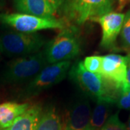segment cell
<instances>
[{
	"label": "cell",
	"mask_w": 130,
	"mask_h": 130,
	"mask_svg": "<svg viewBox=\"0 0 130 130\" xmlns=\"http://www.w3.org/2000/svg\"><path fill=\"white\" fill-rule=\"evenodd\" d=\"M47 64L44 50L20 56L7 64L1 76V83H18L32 79Z\"/></svg>",
	"instance_id": "obj_1"
},
{
	"label": "cell",
	"mask_w": 130,
	"mask_h": 130,
	"mask_svg": "<svg viewBox=\"0 0 130 130\" xmlns=\"http://www.w3.org/2000/svg\"><path fill=\"white\" fill-rule=\"evenodd\" d=\"M80 50L81 44L77 31L73 28L65 27L47 43L44 52L47 63L51 64L70 61L78 56Z\"/></svg>",
	"instance_id": "obj_2"
},
{
	"label": "cell",
	"mask_w": 130,
	"mask_h": 130,
	"mask_svg": "<svg viewBox=\"0 0 130 130\" xmlns=\"http://www.w3.org/2000/svg\"><path fill=\"white\" fill-rule=\"evenodd\" d=\"M3 53L8 56H27L41 51L46 39L37 32L5 30L0 35Z\"/></svg>",
	"instance_id": "obj_3"
},
{
	"label": "cell",
	"mask_w": 130,
	"mask_h": 130,
	"mask_svg": "<svg viewBox=\"0 0 130 130\" xmlns=\"http://www.w3.org/2000/svg\"><path fill=\"white\" fill-rule=\"evenodd\" d=\"M0 23L25 33L48 29L62 30L66 27L64 21L56 18H41L23 13H0Z\"/></svg>",
	"instance_id": "obj_4"
},
{
	"label": "cell",
	"mask_w": 130,
	"mask_h": 130,
	"mask_svg": "<svg viewBox=\"0 0 130 130\" xmlns=\"http://www.w3.org/2000/svg\"><path fill=\"white\" fill-rule=\"evenodd\" d=\"M70 65V61L46 65L28 83L24 92L25 95L27 97L36 96L59 83L66 77Z\"/></svg>",
	"instance_id": "obj_5"
},
{
	"label": "cell",
	"mask_w": 130,
	"mask_h": 130,
	"mask_svg": "<svg viewBox=\"0 0 130 130\" xmlns=\"http://www.w3.org/2000/svg\"><path fill=\"white\" fill-rule=\"evenodd\" d=\"M115 0H70L67 12L77 25L112 12Z\"/></svg>",
	"instance_id": "obj_6"
},
{
	"label": "cell",
	"mask_w": 130,
	"mask_h": 130,
	"mask_svg": "<svg viewBox=\"0 0 130 130\" xmlns=\"http://www.w3.org/2000/svg\"><path fill=\"white\" fill-rule=\"evenodd\" d=\"M69 75L73 82L89 96L99 99L107 96L106 84L100 74L90 72L85 68L83 61L76 62L70 69Z\"/></svg>",
	"instance_id": "obj_7"
},
{
	"label": "cell",
	"mask_w": 130,
	"mask_h": 130,
	"mask_svg": "<svg viewBox=\"0 0 130 130\" xmlns=\"http://www.w3.org/2000/svg\"><path fill=\"white\" fill-rule=\"evenodd\" d=\"M88 95L80 96L70 105L65 116L63 130H88L91 116Z\"/></svg>",
	"instance_id": "obj_8"
},
{
	"label": "cell",
	"mask_w": 130,
	"mask_h": 130,
	"mask_svg": "<svg viewBox=\"0 0 130 130\" xmlns=\"http://www.w3.org/2000/svg\"><path fill=\"white\" fill-rule=\"evenodd\" d=\"M125 14L111 12L93 19L91 21L96 22L102 29V38L100 46L110 50L116 48V42L119 34L121 32Z\"/></svg>",
	"instance_id": "obj_9"
},
{
	"label": "cell",
	"mask_w": 130,
	"mask_h": 130,
	"mask_svg": "<svg viewBox=\"0 0 130 130\" xmlns=\"http://www.w3.org/2000/svg\"><path fill=\"white\" fill-rule=\"evenodd\" d=\"M127 56L111 54L102 56L101 75L121 88L126 83Z\"/></svg>",
	"instance_id": "obj_10"
},
{
	"label": "cell",
	"mask_w": 130,
	"mask_h": 130,
	"mask_svg": "<svg viewBox=\"0 0 130 130\" xmlns=\"http://www.w3.org/2000/svg\"><path fill=\"white\" fill-rule=\"evenodd\" d=\"M19 13L41 18H55L56 11L47 0H12Z\"/></svg>",
	"instance_id": "obj_11"
},
{
	"label": "cell",
	"mask_w": 130,
	"mask_h": 130,
	"mask_svg": "<svg viewBox=\"0 0 130 130\" xmlns=\"http://www.w3.org/2000/svg\"><path fill=\"white\" fill-rule=\"evenodd\" d=\"M115 99L110 97H103L98 99L90 119L88 130H100L109 118L112 105L116 103Z\"/></svg>",
	"instance_id": "obj_12"
},
{
	"label": "cell",
	"mask_w": 130,
	"mask_h": 130,
	"mask_svg": "<svg viewBox=\"0 0 130 130\" xmlns=\"http://www.w3.org/2000/svg\"><path fill=\"white\" fill-rule=\"evenodd\" d=\"M42 115V107L36 104L14 121V123L4 130H36Z\"/></svg>",
	"instance_id": "obj_13"
},
{
	"label": "cell",
	"mask_w": 130,
	"mask_h": 130,
	"mask_svg": "<svg viewBox=\"0 0 130 130\" xmlns=\"http://www.w3.org/2000/svg\"><path fill=\"white\" fill-rule=\"evenodd\" d=\"M28 103L7 102L0 104V130L7 129L29 108Z\"/></svg>",
	"instance_id": "obj_14"
},
{
	"label": "cell",
	"mask_w": 130,
	"mask_h": 130,
	"mask_svg": "<svg viewBox=\"0 0 130 130\" xmlns=\"http://www.w3.org/2000/svg\"><path fill=\"white\" fill-rule=\"evenodd\" d=\"M36 130H63L60 118L54 108H49L42 114Z\"/></svg>",
	"instance_id": "obj_15"
},
{
	"label": "cell",
	"mask_w": 130,
	"mask_h": 130,
	"mask_svg": "<svg viewBox=\"0 0 130 130\" xmlns=\"http://www.w3.org/2000/svg\"><path fill=\"white\" fill-rule=\"evenodd\" d=\"M121 40L123 48L130 51V10L124 15L121 30Z\"/></svg>",
	"instance_id": "obj_16"
},
{
	"label": "cell",
	"mask_w": 130,
	"mask_h": 130,
	"mask_svg": "<svg viewBox=\"0 0 130 130\" xmlns=\"http://www.w3.org/2000/svg\"><path fill=\"white\" fill-rule=\"evenodd\" d=\"M83 65L85 68L89 72L101 74V65H102V56H87L83 61Z\"/></svg>",
	"instance_id": "obj_17"
},
{
	"label": "cell",
	"mask_w": 130,
	"mask_h": 130,
	"mask_svg": "<svg viewBox=\"0 0 130 130\" xmlns=\"http://www.w3.org/2000/svg\"><path fill=\"white\" fill-rule=\"evenodd\" d=\"M116 103L119 108L130 110V88L126 84L121 87Z\"/></svg>",
	"instance_id": "obj_18"
},
{
	"label": "cell",
	"mask_w": 130,
	"mask_h": 130,
	"mask_svg": "<svg viewBox=\"0 0 130 130\" xmlns=\"http://www.w3.org/2000/svg\"><path fill=\"white\" fill-rule=\"evenodd\" d=\"M100 130H127L126 126L119 119V112L113 114L107 119Z\"/></svg>",
	"instance_id": "obj_19"
},
{
	"label": "cell",
	"mask_w": 130,
	"mask_h": 130,
	"mask_svg": "<svg viewBox=\"0 0 130 130\" xmlns=\"http://www.w3.org/2000/svg\"><path fill=\"white\" fill-rule=\"evenodd\" d=\"M47 1L51 4L54 9L57 11L64 5L67 0H47Z\"/></svg>",
	"instance_id": "obj_20"
},
{
	"label": "cell",
	"mask_w": 130,
	"mask_h": 130,
	"mask_svg": "<svg viewBox=\"0 0 130 130\" xmlns=\"http://www.w3.org/2000/svg\"><path fill=\"white\" fill-rule=\"evenodd\" d=\"M126 85L130 88V54L127 55V64H126Z\"/></svg>",
	"instance_id": "obj_21"
},
{
	"label": "cell",
	"mask_w": 130,
	"mask_h": 130,
	"mask_svg": "<svg viewBox=\"0 0 130 130\" xmlns=\"http://www.w3.org/2000/svg\"><path fill=\"white\" fill-rule=\"evenodd\" d=\"M129 3H130V0H118V11L121 12Z\"/></svg>",
	"instance_id": "obj_22"
},
{
	"label": "cell",
	"mask_w": 130,
	"mask_h": 130,
	"mask_svg": "<svg viewBox=\"0 0 130 130\" xmlns=\"http://www.w3.org/2000/svg\"><path fill=\"white\" fill-rule=\"evenodd\" d=\"M126 129L127 130H130V114L129 116V119H128V121H127V124H126Z\"/></svg>",
	"instance_id": "obj_23"
},
{
	"label": "cell",
	"mask_w": 130,
	"mask_h": 130,
	"mask_svg": "<svg viewBox=\"0 0 130 130\" xmlns=\"http://www.w3.org/2000/svg\"><path fill=\"white\" fill-rule=\"evenodd\" d=\"M3 53V49H2V43H1V40H0V54Z\"/></svg>",
	"instance_id": "obj_24"
}]
</instances>
